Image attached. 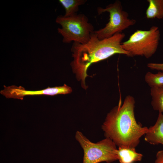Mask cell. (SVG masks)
Instances as JSON below:
<instances>
[{
  "label": "cell",
  "instance_id": "8",
  "mask_svg": "<svg viewBox=\"0 0 163 163\" xmlns=\"http://www.w3.org/2000/svg\"><path fill=\"white\" fill-rule=\"evenodd\" d=\"M144 140L152 145L161 144L163 145V114L159 112L155 124L149 128L144 135Z\"/></svg>",
  "mask_w": 163,
  "mask_h": 163
},
{
  "label": "cell",
  "instance_id": "15",
  "mask_svg": "<svg viewBox=\"0 0 163 163\" xmlns=\"http://www.w3.org/2000/svg\"><path fill=\"white\" fill-rule=\"evenodd\" d=\"M154 163H163V150L158 151Z\"/></svg>",
  "mask_w": 163,
  "mask_h": 163
},
{
  "label": "cell",
  "instance_id": "2",
  "mask_svg": "<svg viewBox=\"0 0 163 163\" xmlns=\"http://www.w3.org/2000/svg\"><path fill=\"white\" fill-rule=\"evenodd\" d=\"M125 36V34L122 33L100 40L94 32L87 43H73L71 51L73 60L71 65L77 79L81 81L83 88H86L85 80L88 76L87 70L92 63L105 59L116 54L131 57L129 53L121 46V42Z\"/></svg>",
  "mask_w": 163,
  "mask_h": 163
},
{
  "label": "cell",
  "instance_id": "3",
  "mask_svg": "<svg viewBox=\"0 0 163 163\" xmlns=\"http://www.w3.org/2000/svg\"><path fill=\"white\" fill-rule=\"evenodd\" d=\"M56 22L61 26L57 30L62 37V42L64 43L73 42L85 43L89 40L94 31L93 25L83 14H77L69 17L59 15Z\"/></svg>",
  "mask_w": 163,
  "mask_h": 163
},
{
  "label": "cell",
  "instance_id": "1",
  "mask_svg": "<svg viewBox=\"0 0 163 163\" xmlns=\"http://www.w3.org/2000/svg\"><path fill=\"white\" fill-rule=\"evenodd\" d=\"M135 101L132 96H127L122 105H118L107 114L102 125L106 138L112 140L118 147L136 148L141 138L148 131L137 122L135 116Z\"/></svg>",
  "mask_w": 163,
  "mask_h": 163
},
{
  "label": "cell",
  "instance_id": "6",
  "mask_svg": "<svg viewBox=\"0 0 163 163\" xmlns=\"http://www.w3.org/2000/svg\"><path fill=\"white\" fill-rule=\"evenodd\" d=\"M97 12L99 15L108 12L110 17L108 22L104 27L94 32L100 40L122 33L123 30L136 23L135 20L129 18L128 13L123 10L121 2L118 0L108 5L104 8H98Z\"/></svg>",
  "mask_w": 163,
  "mask_h": 163
},
{
  "label": "cell",
  "instance_id": "7",
  "mask_svg": "<svg viewBox=\"0 0 163 163\" xmlns=\"http://www.w3.org/2000/svg\"><path fill=\"white\" fill-rule=\"evenodd\" d=\"M4 89L0 91L1 94L7 98H14L23 100L27 95H46L53 96L59 94H66L71 93V88L64 84L60 86L48 88L40 90L29 91L21 86L13 85L3 86Z\"/></svg>",
  "mask_w": 163,
  "mask_h": 163
},
{
  "label": "cell",
  "instance_id": "14",
  "mask_svg": "<svg viewBox=\"0 0 163 163\" xmlns=\"http://www.w3.org/2000/svg\"><path fill=\"white\" fill-rule=\"evenodd\" d=\"M147 66L152 70H161L163 72V63H149Z\"/></svg>",
  "mask_w": 163,
  "mask_h": 163
},
{
  "label": "cell",
  "instance_id": "11",
  "mask_svg": "<svg viewBox=\"0 0 163 163\" xmlns=\"http://www.w3.org/2000/svg\"><path fill=\"white\" fill-rule=\"evenodd\" d=\"M86 0H59V2L65 9V13L63 15L69 17L77 14L79 7L84 4Z\"/></svg>",
  "mask_w": 163,
  "mask_h": 163
},
{
  "label": "cell",
  "instance_id": "9",
  "mask_svg": "<svg viewBox=\"0 0 163 163\" xmlns=\"http://www.w3.org/2000/svg\"><path fill=\"white\" fill-rule=\"evenodd\" d=\"M117 153L120 163H134L141 161L143 157V155L137 152L134 148L119 147Z\"/></svg>",
  "mask_w": 163,
  "mask_h": 163
},
{
  "label": "cell",
  "instance_id": "10",
  "mask_svg": "<svg viewBox=\"0 0 163 163\" xmlns=\"http://www.w3.org/2000/svg\"><path fill=\"white\" fill-rule=\"evenodd\" d=\"M149 6L146 11L148 19L163 18V0H147Z\"/></svg>",
  "mask_w": 163,
  "mask_h": 163
},
{
  "label": "cell",
  "instance_id": "13",
  "mask_svg": "<svg viewBox=\"0 0 163 163\" xmlns=\"http://www.w3.org/2000/svg\"><path fill=\"white\" fill-rule=\"evenodd\" d=\"M145 79L151 88L162 86H163V72H159L156 74L148 72L146 74Z\"/></svg>",
  "mask_w": 163,
  "mask_h": 163
},
{
  "label": "cell",
  "instance_id": "5",
  "mask_svg": "<svg viewBox=\"0 0 163 163\" xmlns=\"http://www.w3.org/2000/svg\"><path fill=\"white\" fill-rule=\"evenodd\" d=\"M160 37L158 27L153 26L148 30H137L121 46L131 57L141 56L149 58L156 52Z\"/></svg>",
  "mask_w": 163,
  "mask_h": 163
},
{
  "label": "cell",
  "instance_id": "12",
  "mask_svg": "<svg viewBox=\"0 0 163 163\" xmlns=\"http://www.w3.org/2000/svg\"><path fill=\"white\" fill-rule=\"evenodd\" d=\"M151 95V105L153 109L159 112H163V86L152 88Z\"/></svg>",
  "mask_w": 163,
  "mask_h": 163
},
{
  "label": "cell",
  "instance_id": "4",
  "mask_svg": "<svg viewBox=\"0 0 163 163\" xmlns=\"http://www.w3.org/2000/svg\"><path fill=\"white\" fill-rule=\"evenodd\" d=\"M75 138L83 150V163H110L118 160V149L110 139L106 138L97 143H93L78 131Z\"/></svg>",
  "mask_w": 163,
  "mask_h": 163
}]
</instances>
